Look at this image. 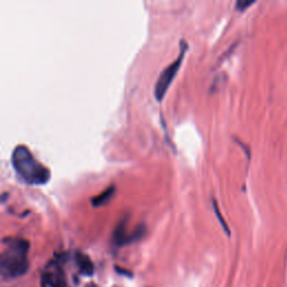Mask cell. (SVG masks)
<instances>
[{
	"mask_svg": "<svg viewBox=\"0 0 287 287\" xmlns=\"http://www.w3.org/2000/svg\"><path fill=\"white\" fill-rule=\"evenodd\" d=\"M29 241L19 237H6L3 240L0 256L2 275L4 278H16L28 270Z\"/></svg>",
	"mask_w": 287,
	"mask_h": 287,
	"instance_id": "obj_1",
	"label": "cell"
},
{
	"mask_svg": "<svg viewBox=\"0 0 287 287\" xmlns=\"http://www.w3.org/2000/svg\"><path fill=\"white\" fill-rule=\"evenodd\" d=\"M12 164L19 178L31 185H43L51 179V170L39 162L27 146L18 145L12 154Z\"/></svg>",
	"mask_w": 287,
	"mask_h": 287,
	"instance_id": "obj_2",
	"label": "cell"
},
{
	"mask_svg": "<svg viewBox=\"0 0 287 287\" xmlns=\"http://www.w3.org/2000/svg\"><path fill=\"white\" fill-rule=\"evenodd\" d=\"M180 46H181V51H180L179 56L176 58L173 62H170L167 67H166L163 71L160 72L157 81H156L155 83L154 95L157 101H162V100L164 99L170 83L173 82V80L176 77V74H178L181 65H182L184 54H185L186 49L189 48V45L184 41V39H182V41H181Z\"/></svg>",
	"mask_w": 287,
	"mask_h": 287,
	"instance_id": "obj_3",
	"label": "cell"
},
{
	"mask_svg": "<svg viewBox=\"0 0 287 287\" xmlns=\"http://www.w3.org/2000/svg\"><path fill=\"white\" fill-rule=\"evenodd\" d=\"M62 263L61 257L48 261L42 273V287H70Z\"/></svg>",
	"mask_w": 287,
	"mask_h": 287,
	"instance_id": "obj_4",
	"label": "cell"
},
{
	"mask_svg": "<svg viewBox=\"0 0 287 287\" xmlns=\"http://www.w3.org/2000/svg\"><path fill=\"white\" fill-rule=\"evenodd\" d=\"M143 235H144L143 226H138L134 233H128L127 219L125 218L123 221H120L117 226H116V229L113 231V243L117 246H124L139 239Z\"/></svg>",
	"mask_w": 287,
	"mask_h": 287,
	"instance_id": "obj_5",
	"label": "cell"
},
{
	"mask_svg": "<svg viewBox=\"0 0 287 287\" xmlns=\"http://www.w3.org/2000/svg\"><path fill=\"white\" fill-rule=\"evenodd\" d=\"M75 263H77L80 273L85 276H90L93 273V264L91 259L89 258L87 255H84L82 253H77L75 254Z\"/></svg>",
	"mask_w": 287,
	"mask_h": 287,
	"instance_id": "obj_6",
	"label": "cell"
},
{
	"mask_svg": "<svg viewBox=\"0 0 287 287\" xmlns=\"http://www.w3.org/2000/svg\"><path fill=\"white\" fill-rule=\"evenodd\" d=\"M114 193H116V186L110 185L104 191H102L101 193L93 196V198L91 199V204L95 206V208H97V206L104 205L113 198Z\"/></svg>",
	"mask_w": 287,
	"mask_h": 287,
	"instance_id": "obj_7",
	"label": "cell"
},
{
	"mask_svg": "<svg viewBox=\"0 0 287 287\" xmlns=\"http://www.w3.org/2000/svg\"><path fill=\"white\" fill-rule=\"evenodd\" d=\"M253 4H255L254 0H238V2L236 3V8H237V11L244 12Z\"/></svg>",
	"mask_w": 287,
	"mask_h": 287,
	"instance_id": "obj_8",
	"label": "cell"
},
{
	"mask_svg": "<svg viewBox=\"0 0 287 287\" xmlns=\"http://www.w3.org/2000/svg\"><path fill=\"white\" fill-rule=\"evenodd\" d=\"M213 210H214V212H215V214H216V216H218V219H219V221L221 222V225L223 226V229L226 231V234L228 235H230V231H229V228H228V225H226V223H225V221L223 220V218L222 216H221V213H220V211H219V208H218V204H216V202L215 201L213 200Z\"/></svg>",
	"mask_w": 287,
	"mask_h": 287,
	"instance_id": "obj_9",
	"label": "cell"
},
{
	"mask_svg": "<svg viewBox=\"0 0 287 287\" xmlns=\"http://www.w3.org/2000/svg\"><path fill=\"white\" fill-rule=\"evenodd\" d=\"M87 287H97V286H95L94 284H89Z\"/></svg>",
	"mask_w": 287,
	"mask_h": 287,
	"instance_id": "obj_10",
	"label": "cell"
}]
</instances>
